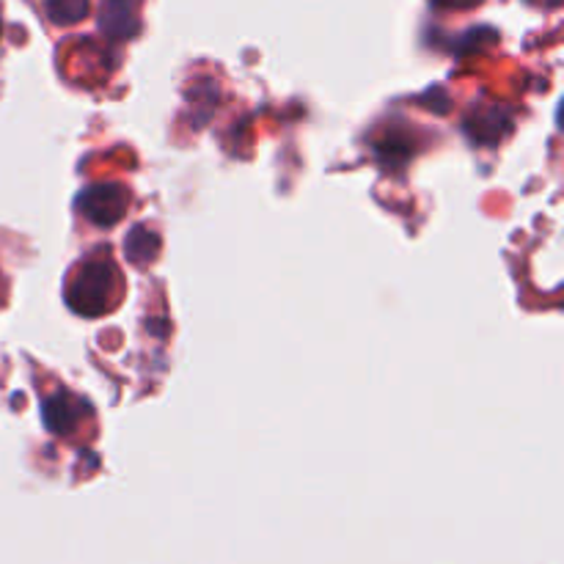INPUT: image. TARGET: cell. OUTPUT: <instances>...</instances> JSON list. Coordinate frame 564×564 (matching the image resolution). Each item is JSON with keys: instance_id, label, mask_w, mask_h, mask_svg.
Returning <instances> with one entry per match:
<instances>
[{"instance_id": "277c9868", "label": "cell", "mask_w": 564, "mask_h": 564, "mask_svg": "<svg viewBox=\"0 0 564 564\" xmlns=\"http://www.w3.org/2000/svg\"><path fill=\"white\" fill-rule=\"evenodd\" d=\"M50 14L55 22H75L86 14V0H61V6L50 3Z\"/></svg>"}, {"instance_id": "6da1fadb", "label": "cell", "mask_w": 564, "mask_h": 564, "mask_svg": "<svg viewBox=\"0 0 564 564\" xmlns=\"http://www.w3.org/2000/svg\"><path fill=\"white\" fill-rule=\"evenodd\" d=\"M119 292V273L116 264L105 259H88V262L77 264L75 273L69 275L66 284V301L77 314L86 317H97V314L108 312L113 306V297Z\"/></svg>"}, {"instance_id": "7a4b0ae2", "label": "cell", "mask_w": 564, "mask_h": 564, "mask_svg": "<svg viewBox=\"0 0 564 564\" xmlns=\"http://www.w3.org/2000/svg\"><path fill=\"white\" fill-rule=\"evenodd\" d=\"M127 204H130V196H127V191H121L119 185L88 187V191H83L80 198H77L80 213L99 226L119 224Z\"/></svg>"}, {"instance_id": "3957f363", "label": "cell", "mask_w": 564, "mask_h": 564, "mask_svg": "<svg viewBox=\"0 0 564 564\" xmlns=\"http://www.w3.org/2000/svg\"><path fill=\"white\" fill-rule=\"evenodd\" d=\"M83 402L75 400L69 394H55L53 400L44 402V424H47L53 433L66 435L69 430H75L77 424V411H80Z\"/></svg>"}]
</instances>
